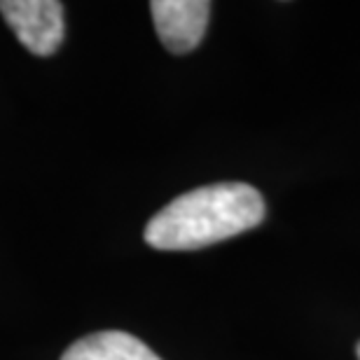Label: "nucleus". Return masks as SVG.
I'll return each instance as SVG.
<instances>
[{
  "label": "nucleus",
  "instance_id": "obj_1",
  "mask_svg": "<svg viewBox=\"0 0 360 360\" xmlns=\"http://www.w3.org/2000/svg\"><path fill=\"white\" fill-rule=\"evenodd\" d=\"M264 220V199L253 185L215 183L185 192L164 206L146 227L157 250H197L232 239Z\"/></svg>",
  "mask_w": 360,
  "mask_h": 360
},
{
  "label": "nucleus",
  "instance_id": "obj_2",
  "mask_svg": "<svg viewBox=\"0 0 360 360\" xmlns=\"http://www.w3.org/2000/svg\"><path fill=\"white\" fill-rule=\"evenodd\" d=\"M0 14L35 56L54 54L63 42V5L56 0H3Z\"/></svg>",
  "mask_w": 360,
  "mask_h": 360
},
{
  "label": "nucleus",
  "instance_id": "obj_3",
  "mask_svg": "<svg viewBox=\"0 0 360 360\" xmlns=\"http://www.w3.org/2000/svg\"><path fill=\"white\" fill-rule=\"evenodd\" d=\"M157 35L171 54H187L206 33L211 3L204 0H155L150 3Z\"/></svg>",
  "mask_w": 360,
  "mask_h": 360
},
{
  "label": "nucleus",
  "instance_id": "obj_4",
  "mask_svg": "<svg viewBox=\"0 0 360 360\" xmlns=\"http://www.w3.org/2000/svg\"><path fill=\"white\" fill-rule=\"evenodd\" d=\"M61 360H162L153 349L146 347L139 337L122 333V330H105L82 337L63 354Z\"/></svg>",
  "mask_w": 360,
  "mask_h": 360
},
{
  "label": "nucleus",
  "instance_id": "obj_5",
  "mask_svg": "<svg viewBox=\"0 0 360 360\" xmlns=\"http://www.w3.org/2000/svg\"><path fill=\"white\" fill-rule=\"evenodd\" d=\"M356 351H358V358H360V344H358V349H356Z\"/></svg>",
  "mask_w": 360,
  "mask_h": 360
}]
</instances>
